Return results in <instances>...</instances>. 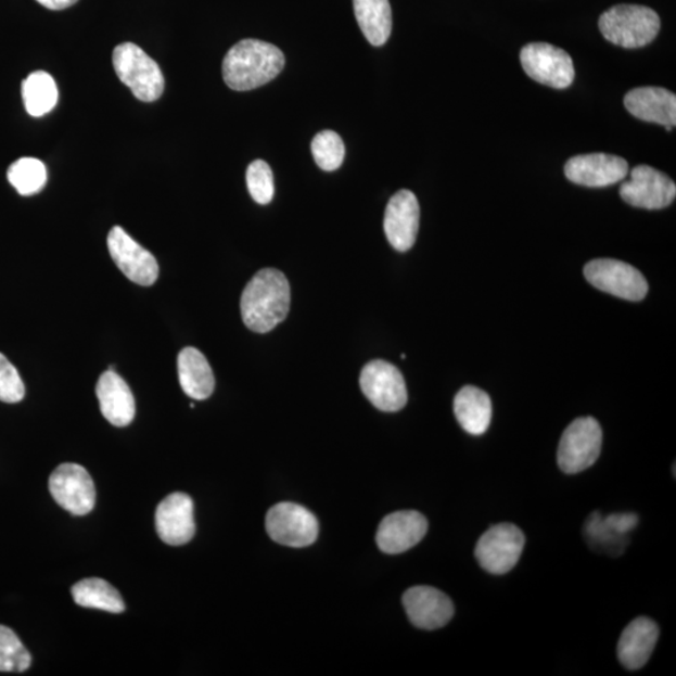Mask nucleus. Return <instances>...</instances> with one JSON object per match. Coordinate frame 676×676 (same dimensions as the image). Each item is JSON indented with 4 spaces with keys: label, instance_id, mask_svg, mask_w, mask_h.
<instances>
[{
    "label": "nucleus",
    "instance_id": "obj_24",
    "mask_svg": "<svg viewBox=\"0 0 676 676\" xmlns=\"http://www.w3.org/2000/svg\"><path fill=\"white\" fill-rule=\"evenodd\" d=\"M358 26L373 47L384 46L393 30V12L388 0H354Z\"/></svg>",
    "mask_w": 676,
    "mask_h": 676
},
{
    "label": "nucleus",
    "instance_id": "obj_28",
    "mask_svg": "<svg viewBox=\"0 0 676 676\" xmlns=\"http://www.w3.org/2000/svg\"><path fill=\"white\" fill-rule=\"evenodd\" d=\"M8 181L22 195L36 194L42 191L47 183L44 163L37 158H21L8 169Z\"/></svg>",
    "mask_w": 676,
    "mask_h": 676
},
{
    "label": "nucleus",
    "instance_id": "obj_8",
    "mask_svg": "<svg viewBox=\"0 0 676 676\" xmlns=\"http://www.w3.org/2000/svg\"><path fill=\"white\" fill-rule=\"evenodd\" d=\"M266 531L276 543L290 548H306L319 536V521L301 505L281 502L267 512Z\"/></svg>",
    "mask_w": 676,
    "mask_h": 676
},
{
    "label": "nucleus",
    "instance_id": "obj_23",
    "mask_svg": "<svg viewBox=\"0 0 676 676\" xmlns=\"http://www.w3.org/2000/svg\"><path fill=\"white\" fill-rule=\"evenodd\" d=\"M454 411L467 433L474 436L483 435L492 423V398L483 390L465 386L455 397Z\"/></svg>",
    "mask_w": 676,
    "mask_h": 676
},
{
    "label": "nucleus",
    "instance_id": "obj_9",
    "mask_svg": "<svg viewBox=\"0 0 676 676\" xmlns=\"http://www.w3.org/2000/svg\"><path fill=\"white\" fill-rule=\"evenodd\" d=\"M520 62L537 84L557 89L573 85L574 62L564 49L549 43H531L521 49Z\"/></svg>",
    "mask_w": 676,
    "mask_h": 676
},
{
    "label": "nucleus",
    "instance_id": "obj_13",
    "mask_svg": "<svg viewBox=\"0 0 676 676\" xmlns=\"http://www.w3.org/2000/svg\"><path fill=\"white\" fill-rule=\"evenodd\" d=\"M109 250L116 264L128 280L140 286H152L158 279L157 259L138 244L124 228L113 227L107 239Z\"/></svg>",
    "mask_w": 676,
    "mask_h": 676
},
{
    "label": "nucleus",
    "instance_id": "obj_34",
    "mask_svg": "<svg viewBox=\"0 0 676 676\" xmlns=\"http://www.w3.org/2000/svg\"><path fill=\"white\" fill-rule=\"evenodd\" d=\"M37 2L48 8V10L62 11L65 10V8L76 4L78 0H37Z\"/></svg>",
    "mask_w": 676,
    "mask_h": 676
},
{
    "label": "nucleus",
    "instance_id": "obj_26",
    "mask_svg": "<svg viewBox=\"0 0 676 676\" xmlns=\"http://www.w3.org/2000/svg\"><path fill=\"white\" fill-rule=\"evenodd\" d=\"M22 94L24 105L31 117L46 116L59 102V88H56L55 80L42 71L31 73L23 81Z\"/></svg>",
    "mask_w": 676,
    "mask_h": 676
},
{
    "label": "nucleus",
    "instance_id": "obj_17",
    "mask_svg": "<svg viewBox=\"0 0 676 676\" xmlns=\"http://www.w3.org/2000/svg\"><path fill=\"white\" fill-rule=\"evenodd\" d=\"M429 523L418 511H396L381 521L377 543L381 551L396 556L410 550L425 537Z\"/></svg>",
    "mask_w": 676,
    "mask_h": 676
},
{
    "label": "nucleus",
    "instance_id": "obj_1",
    "mask_svg": "<svg viewBox=\"0 0 676 676\" xmlns=\"http://www.w3.org/2000/svg\"><path fill=\"white\" fill-rule=\"evenodd\" d=\"M290 305L291 290L286 276L275 268H264L242 293V320L251 331L270 332L286 319Z\"/></svg>",
    "mask_w": 676,
    "mask_h": 676
},
{
    "label": "nucleus",
    "instance_id": "obj_18",
    "mask_svg": "<svg viewBox=\"0 0 676 676\" xmlns=\"http://www.w3.org/2000/svg\"><path fill=\"white\" fill-rule=\"evenodd\" d=\"M156 528L161 540L173 547L190 543L195 533L194 507L190 496L183 493L167 496L158 505Z\"/></svg>",
    "mask_w": 676,
    "mask_h": 676
},
{
    "label": "nucleus",
    "instance_id": "obj_31",
    "mask_svg": "<svg viewBox=\"0 0 676 676\" xmlns=\"http://www.w3.org/2000/svg\"><path fill=\"white\" fill-rule=\"evenodd\" d=\"M246 181L250 194L258 205H268L275 195L273 174L263 160L252 162L247 168Z\"/></svg>",
    "mask_w": 676,
    "mask_h": 676
},
{
    "label": "nucleus",
    "instance_id": "obj_30",
    "mask_svg": "<svg viewBox=\"0 0 676 676\" xmlns=\"http://www.w3.org/2000/svg\"><path fill=\"white\" fill-rule=\"evenodd\" d=\"M314 158L323 170L332 173L341 167L345 160V143L333 130H323L314 138L311 145Z\"/></svg>",
    "mask_w": 676,
    "mask_h": 676
},
{
    "label": "nucleus",
    "instance_id": "obj_21",
    "mask_svg": "<svg viewBox=\"0 0 676 676\" xmlns=\"http://www.w3.org/2000/svg\"><path fill=\"white\" fill-rule=\"evenodd\" d=\"M659 634V626L651 618H635L618 640L617 656L622 665L628 671L641 669L653 655Z\"/></svg>",
    "mask_w": 676,
    "mask_h": 676
},
{
    "label": "nucleus",
    "instance_id": "obj_6",
    "mask_svg": "<svg viewBox=\"0 0 676 676\" xmlns=\"http://www.w3.org/2000/svg\"><path fill=\"white\" fill-rule=\"evenodd\" d=\"M525 547V535L514 524L495 525L477 541L475 557L487 573L503 575L516 566Z\"/></svg>",
    "mask_w": 676,
    "mask_h": 676
},
{
    "label": "nucleus",
    "instance_id": "obj_25",
    "mask_svg": "<svg viewBox=\"0 0 676 676\" xmlns=\"http://www.w3.org/2000/svg\"><path fill=\"white\" fill-rule=\"evenodd\" d=\"M72 596L76 604L84 608L100 609L112 614H120L126 610L124 598L118 590L98 577L77 583L72 588Z\"/></svg>",
    "mask_w": 676,
    "mask_h": 676
},
{
    "label": "nucleus",
    "instance_id": "obj_14",
    "mask_svg": "<svg viewBox=\"0 0 676 676\" xmlns=\"http://www.w3.org/2000/svg\"><path fill=\"white\" fill-rule=\"evenodd\" d=\"M628 175L629 163L614 154H581L570 158L565 165L569 181L592 189L622 182Z\"/></svg>",
    "mask_w": 676,
    "mask_h": 676
},
{
    "label": "nucleus",
    "instance_id": "obj_16",
    "mask_svg": "<svg viewBox=\"0 0 676 676\" xmlns=\"http://www.w3.org/2000/svg\"><path fill=\"white\" fill-rule=\"evenodd\" d=\"M420 227V206L411 191H398L385 212L386 238L395 250L406 252L417 242Z\"/></svg>",
    "mask_w": 676,
    "mask_h": 676
},
{
    "label": "nucleus",
    "instance_id": "obj_11",
    "mask_svg": "<svg viewBox=\"0 0 676 676\" xmlns=\"http://www.w3.org/2000/svg\"><path fill=\"white\" fill-rule=\"evenodd\" d=\"M618 192L633 207L663 209L675 201L676 186L673 179L661 170L640 165L632 169L629 181L624 182Z\"/></svg>",
    "mask_w": 676,
    "mask_h": 676
},
{
    "label": "nucleus",
    "instance_id": "obj_4",
    "mask_svg": "<svg viewBox=\"0 0 676 676\" xmlns=\"http://www.w3.org/2000/svg\"><path fill=\"white\" fill-rule=\"evenodd\" d=\"M113 67L122 84L142 102L157 101L165 91V77L160 65L133 43L114 48Z\"/></svg>",
    "mask_w": 676,
    "mask_h": 676
},
{
    "label": "nucleus",
    "instance_id": "obj_5",
    "mask_svg": "<svg viewBox=\"0 0 676 676\" xmlns=\"http://www.w3.org/2000/svg\"><path fill=\"white\" fill-rule=\"evenodd\" d=\"M602 446V430L594 418H579L570 423L561 436L558 463L565 474L574 475L594 465Z\"/></svg>",
    "mask_w": 676,
    "mask_h": 676
},
{
    "label": "nucleus",
    "instance_id": "obj_22",
    "mask_svg": "<svg viewBox=\"0 0 676 676\" xmlns=\"http://www.w3.org/2000/svg\"><path fill=\"white\" fill-rule=\"evenodd\" d=\"M179 384L187 396L206 400L215 390V374L205 355L194 347H186L177 360Z\"/></svg>",
    "mask_w": 676,
    "mask_h": 676
},
{
    "label": "nucleus",
    "instance_id": "obj_10",
    "mask_svg": "<svg viewBox=\"0 0 676 676\" xmlns=\"http://www.w3.org/2000/svg\"><path fill=\"white\" fill-rule=\"evenodd\" d=\"M49 492L73 515L89 514L95 505V487L88 471L78 463H62L49 477Z\"/></svg>",
    "mask_w": 676,
    "mask_h": 676
},
{
    "label": "nucleus",
    "instance_id": "obj_32",
    "mask_svg": "<svg viewBox=\"0 0 676 676\" xmlns=\"http://www.w3.org/2000/svg\"><path fill=\"white\" fill-rule=\"evenodd\" d=\"M24 395H26V387H24L18 371L4 355L0 354V401L20 403Z\"/></svg>",
    "mask_w": 676,
    "mask_h": 676
},
{
    "label": "nucleus",
    "instance_id": "obj_33",
    "mask_svg": "<svg viewBox=\"0 0 676 676\" xmlns=\"http://www.w3.org/2000/svg\"><path fill=\"white\" fill-rule=\"evenodd\" d=\"M604 519L616 533L625 536H628L639 524L638 515L633 514V512H621V514L608 515Z\"/></svg>",
    "mask_w": 676,
    "mask_h": 676
},
{
    "label": "nucleus",
    "instance_id": "obj_27",
    "mask_svg": "<svg viewBox=\"0 0 676 676\" xmlns=\"http://www.w3.org/2000/svg\"><path fill=\"white\" fill-rule=\"evenodd\" d=\"M584 536L591 549L608 553L610 557L622 556L629 545V537L616 533L599 511L592 512L586 520Z\"/></svg>",
    "mask_w": 676,
    "mask_h": 676
},
{
    "label": "nucleus",
    "instance_id": "obj_2",
    "mask_svg": "<svg viewBox=\"0 0 676 676\" xmlns=\"http://www.w3.org/2000/svg\"><path fill=\"white\" fill-rule=\"evenodd\" d=\"M281 49L258 39H243L225 56L222 73L226 85L238 92L265 86L284 67Z\"/></svg>",
    "mask_w": 676,
    "mask_h": 676
},
{
    "label": "nucleus",
    "instance_id": "obj_20",
    "mask_svg": "<svg viewBox=\"0 0 676 676\" xmlns=\"http://www.w3.org/2000/svg\"><path fill=\"white\" fill-rule=\"evenodd\" d=\"M635 118L661 126L676 125V95L662 87L635 88L624 98Z\"/></svg>",
    "mask_w": 676,
    "mask_h": 676
},
{
    "label": "nucleus",
    "instance_id": "obj_15",
    "mask_svg": "<svg viewBox=\"0 0 676 676\" xmlns=\"http://www.w3.org/2000/svg\"><path fill=\"white\" fill-rule=\"evenodd\" d=\"M403 604L410 622L425 630L443 628L450 623L455 613L451 599L431 586H414L407 590Z\"/></svg>",
    "mask_w": 676,
    "mask_h": 676
},
{
    "label": "nucleus",
    "instance_id": "obj_7",
    "mask_svg": "<svg viewBox=\"0 0 676 676\" xmlns=\"http://www.w3.org/2000/svg\"><path fill=\"white\" fill-rule=\"evenodd\" d=\"M584 276L594 288L618 298L638 303L648 295L649 284L646 277L623 260L594 259L585 266Z\"/></svg>",
    "mask_w": 676,
    "mask_h": 676
},
{
    "label": "nucleus",
    "instance_id": "obj_19",
    "mask_svg": "<svg viewBox=\"0 0 676 676\" xmlns=\"http://www.w3.org/2000/svg\"><path fill=\"white\" fill-rule=\"evenodd\" d=\"M95 394L105 420L117 428L128 426L136 414V401L127 382L113 369L97 382Z\"/></svg>",
    "mask_w": 676,
    "mask_h": 676
},
{
    "label": "nucleus",
    "instance_id": "obj_29",
    "mask_svg": "<svg viewBox=\"0 0 676 676\" xmlns=\"http://www.w3.org/2000/svg\"><path fill=\"white\" fill-rule=\"evenodd\" d=\"M31 656L15 633L0 625V672L23 673L29 669Z\"/></svg>",
    "mask_w": 676,
    "mask_h": 676
},
{
    "label": "nucleus",
    "instance_id": "obj_12",
    "mask_svg": "<svg viewBox=\"0 0 676 676\" xmlns=\"http://www.w3.org/2000/svg\"><path fill=\"white\" fill-rule=\"evenodd\" d=\"M360 385L365 396L381 411H400L407 404L403 373L384 360H374L365 366Z\"/></svg>",
    "mask_w": 676,
    "mask_h": 676
},
{
    "label": "nucleus",
    "instance_id": "obj_3",
    "mask_svg": "<svg viewBox=\"0 0 676 676\" xmlns=\"http://www.w3.org/2000/svg\"><path fill=\"white\" fill-rule=\"evenodd\" d=\"M599 29L610 43L628 49L641 48L656 38L661 18L651 8L618 4L600 15Z\"/></svg>",
    "mask_w": 676,
    "mask_h": 676
}]
</instances>
